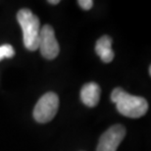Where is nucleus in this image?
<instances>
[{"label":"nucleus","instance_id":"8","mask_svg":"<svg viewBox=\"0 0 151 151\" xmlns=\"http://www.w3.org/2000/svg\"><path fill=\"white\" fill-rule=\"evenodd\" d=\"M14 55L15 50L10 44H3L0 46V61L4 58H11Z\"/></svg>","mask_w":151,"mask_h":151},{"label":"nucleus","instance_id":"6","mask_svg":"<svg viewBox=\"0 0 151 151\" xmlns=\"http://www.w3.org/2000/svg\"><path fill=\"white\" fill-rule=\"evenodd\" d=\"M100 92V86L96 83H86L81 90V99L84 105L88 107H94L99 102Z\"/></svg>","mask_w":151,"mask_h":151},{"label":"nucleus","instance_id":"3","mask_svg":"<svg viewBox=\"0 0 151 151\" xmlns=\"http://www.w3.org/2000/svg\"><path fill=\"white\" fill-rule=\"evenodd\" d=\"M59 107L58 95L47 92L42 95L34 109V118L38 123H47L55 117Z\"/></svg>","mask_w":151,"mask_h":151},{"label":"nucleus","instance_id":"9","mask_svg":"<svg viewBox=\"0 0 151 151\" xmlns=\"http://www.w3.org/2000/svg\"><path fill=\"white\" fill-rule=\"evenodd\" d=\"M78 4L84 10H89L93 6V1H91V0H78Z\"/></svg>","mask_w":151,"mask_h":151},{"label":"nucleus","instance_id":"4","mask_svg":"<svg viewBox=\"0 0 151 151\" xmlns=\"http://www.w3.org/2000/svg\"><path fill=\"white\" fill-rule=\"evenodd\" d=\"M38 49L45 59L52 60L59 54L60 48L55 37V32L51 26L45 25L40 28L38 37Z\"/></svg>","mask_w":151,"mask_h":151},{"label":"nucleus","instance_id":"5","mask_svg":"<svg viewBox=\"0 0 151 151\" xmlns=\"http://www.w3.org/2000/svg\"><path fill=\"white\" fill-rule=\"evenodd\" d=\"M126 135V129L122 125H115L101 135L96 151H117Z\"/></svg>","mask_w":151,"mask_h":151},{"label":"nucleus","instance_id":"1","mask_svg":"<svg viewBox=\"0 0 151 151\" xmlns=\"http://www.w3.org/2000/svg\"><path fill=\"white\" fill-rule=\"evenodd\" d=\"M111 100L121 114L129 118L142 117L148 110V103L143 97L132 95L120 87L112 91Z\"/></svg>","mask_w":151,"mask_h":151},{"label":"nucleus","instance_id":"2","mask_svg":"<svg viewBox=\"0 0 151 151\" xmlns=\"http://www.w3.org/2000/svg\"><path fill=\"white\" fill-rule=\"evenodd\" d=\"M17 20L23 31L25 47L29 51L37 50L38 48V37L40 32L38 18L29 9H22L18 12Z\"/></svg>","mask_w":151,"mask_h":151},{"label":"nucleus","instance_id":"7","mask_svg":"<svg viewBox=\"0 0 151 151\" xmlns=\"http://www.w3.org/2000/svg\"><path fill=\"white\" fill-rule=\"evenodd\" d=\"M95 51L104 63H110L114 59V51L112 50V39L108 35H103L95 44Z\"/></svg>","mask_w":151,"mask_h":151},{"label":"nucleus","instance_id":"10","mask_svg":"<svg viewBox=\"0 0 151 151\" xmlns=\"http://www.w3.org/2000/svg\"><path fill=\"white\" fill-rule=\"evenodd\" d=\"M59 2H60L59 0H49V1H48V3H50V4H54V5L58 4Z\"/></svg>","mask_w":151,"mask_h":151}]
</instances>
